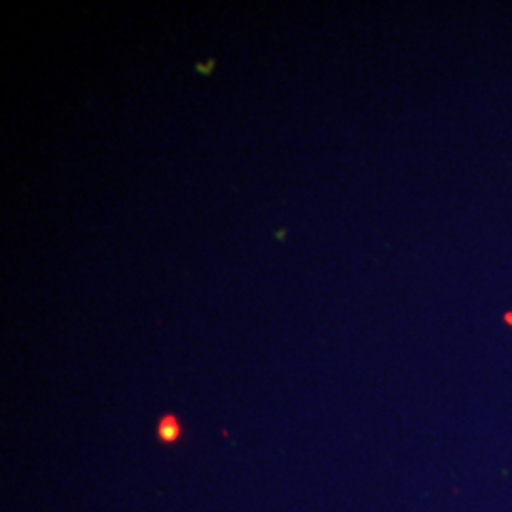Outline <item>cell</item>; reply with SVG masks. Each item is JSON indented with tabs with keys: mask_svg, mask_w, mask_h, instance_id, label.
Listing matches in <instances>:
<instances>
[{
	"mask_svg": "<svg viewBox=\"0 0 512 512\" xmlns=\"http://www.w3.org/2000/svg\"><path fill=\"white\" fill-rule=\"evenodd\" d=\"M158 437L164 442H175L181 437V425L175 416H165L158 423Z\"/></svg>",
	"mask_w": 512,
	"mask_h": 512,
	"instance_id": "6da1fadb",
	"label": "cell"
},
{
	"mask_svg": "<svg viewBox=\"0 0 512 512\" xmlns=\"http://www.w3.org/2000/svg\"><path fill=\"white\" fill-rule=\"evenodd\" d=\"M505 321H507V323H511L512 325V313H507V315H505Z\"/></svg>",
	"mask_w": 512,
	"mask_h": 512,
	"instance_id": "7a4b0ae2",
	"label": "cell"
}]
</instances>
